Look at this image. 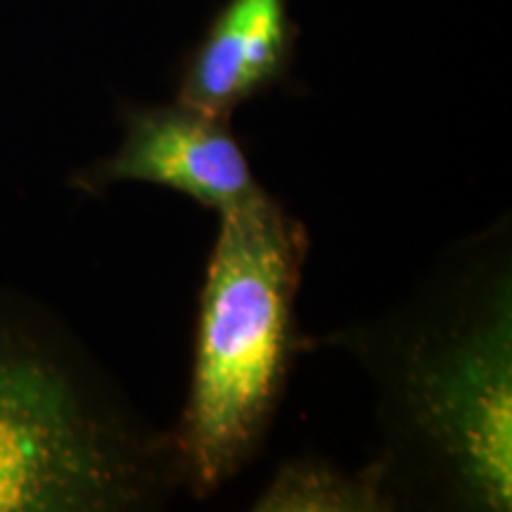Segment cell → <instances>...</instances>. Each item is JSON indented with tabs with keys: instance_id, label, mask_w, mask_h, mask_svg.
<instances>
[{
	"instance_id": "4",
	"label": "cell",
	"mask_w": 512,
	"mask_h": 512,
	"mask_svg": "<svg viewBox=\"0 0 512 512\" xmlns=\"http://www.w3.org/2000/svg\"><path fill=\"white\" fill-rule=\"evenodd\" d=\"M121 126L124 138L117 150L74 171L72 188L102 195L117 183L162 185L219 216L264 190L230 117L176 100L121 107Z\"/></svg>"
},
{
	"instance_id": "1",
	"label": "cell",
	"mask_w": 512,
	"mask_h": 512,
	"mask_svg": "<svg viewBox=\"0 0 512 512\" xmlns=\"http://www.w3.org/2000/svg\"><path fill=\"white\" fill-rule=\"evenodd\" d=\"M510 223L460 240L411 297L318 344L361 363L396 503L512 508Z\"/></svg>"
},
{
	"instance_id": "6",
	"label": "cell",
	"mask_w": 512,
	"mask_h": 512,
	"mask_svg": "<svg viewBox=\"0 0 512 512\" xmlns=\"http://www.w3.org/2000/svg\"><path fill=\"white\" fill-rule=\"evenodd\" d=\"M399 503L380 460L347 472L320 458H294L280 465L252 510L259 512H387Z\"/></svg>"
},
{
	"instance_id": "3",
	"label": "cell",
	"mask_w": 512,
	"mask_h": 512,
	"mask_svg": "<svg viewBox=\"0 0 512 512\" xmlns=\"http://www.w3.org/2000/svg\"><path fill=\"white\" fill-rule=\"evenodd\" d=\"M309 247L304 223L266 190L219 216L188 399L171 430L181 486L195 498L221 491L259 456L297 356L313 347L297 323Z\"/></svg>"
},
{
	"instance_id": "5",
	"label": "cell",
	"mask_w": 512,
	"mask_h": 512,
	"mask_svg": "<svg viewBox=\"0 0 512 512\" xmlns=\"http://www.w3.org/2000/svg\"><path fill=\"white\" fill-rule=\"evenodd\" d=\"M297 34L287 0H226L185 57L176 100L233 117L290 76Z\"/></svg>"
},
{
	"instance_id": "2",
	"label": "cell",
	"mask_w": 512,
	"mask_h": 512,
	"mask_svg": "<svg viewBox=\"0 0 512 512\" xmlns=\"http://www.w3.org/2000/svg\"><path fill=\"white\" fill-rule=\"evenodd\" d=\"M178 486L171 432L55 311L0 285V512L152 510Z\"/></svg>"
}]
</instances>
